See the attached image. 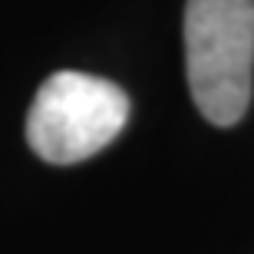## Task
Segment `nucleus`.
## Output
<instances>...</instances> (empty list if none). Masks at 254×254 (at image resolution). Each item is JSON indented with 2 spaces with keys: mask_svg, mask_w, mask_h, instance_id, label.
Masks as SVG:
<instances>
[{
  "mask_svg": "<svg viewBox=\"0 0 254 254\" xmlns=\"http://www.w3.org/2000/svg\"><path fill=\"white\" fill-rule=\"evenodd\" d=\"M185 69L198 113L215 126H235L251 103L254 0L185 3Z\"/></svg>",
  "mask_w": 254,
  "mask_h": 254,
  "instance_id": "1",
  "label": "nucleus"
},
{
  "mask_svg": "<svg viewBox=\"0 0 254 254\" xmlns=\"http://www.w3.org/2000/svg\"><path fill=\"white\" fill-rule=\"evenodd\" d=\"M129 119V96L103 76L63 69L37 89L27 142L50 165H76L103 152Z\"/></svg>",
  "mask_w": 254,
  "mask_h": 254,
  "instance_id": "2",
  "label": "nucleus"
}]
</instances>
